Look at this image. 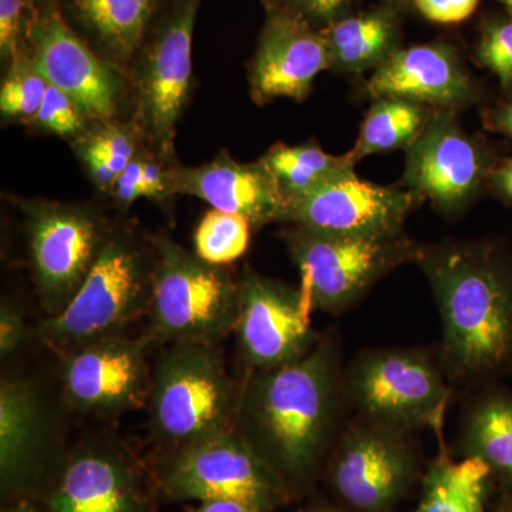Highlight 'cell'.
<instances>
[{"instance_id":"4fadbf2b","label":"cell","mask_w":512,"mask_h":512,"mask_svg":"<svg viewBox=\"0 0 512 512\" xmlns=\"http://www.w3.org/2000/svg\"><path fill=\"white\" fill-rule=\"evenodd\" d=\"M23 47L47 82L72 97L90 123L116 119L124 93L119 70L74 32L55 5L35 6Z\"/></svg>"},{"instance_id":"1f68e13d","label":"cell","mask_w":512,"mask_h":512,"mask_svg":"<svg viewBox=\"0 0 512 512\" xmlns=\"http://www.w3.org/2000/svg\"><path fill=\"white\" fill-rule=\"evenodd\" d=\"M478 59L500 79L505 90L512 89V20L490 23L484 29L477 50Z\"/></svg>"},{"instance_id":"d6a6232c","label":"cell","mask_w":512,"mask_h":512,"mask_svg":"<svg viewBox=\"0 0 512 512\" xmlns=\"http://www.w3.org/2000/svg\"><path fill=\"white\" fill-rule=\"evenodd\" d=\"M35 6L30 0H0V57L9 64L25 46Z\"/></svg>"},{"instance_id":"74e56055","label":"cell","mask_w":512,"mask_h":512,"mask_svg":"<svg viewBox=\"0 0 512 512\" xmlns=\"http://www.w3.org/2000/svg\"><path fill=\"white\" fill-rule=\"evenodd\" d=\"M488 180L494 185L495 191L500 192L505 200L512 201V158L493 168Z\"/></svg>"},{"instance_id":"5bb4252c","label":"cell","mask_w":512,"mask_h":512,"mask_svg":"<svg viewBox=\"0 0 512 512\" xmlns=\"http://www.w3.org/2000/svg\"><path fill=\"white\" fill-rule=\"evenodd\" d=\"M491 170L487 151L460 126L456 111L434 110L406 150L399 185L443 214L454 215L476 198Z\"/></svg>"},{"instance_id":"6da1fadb","label":"cell","mask_w":512,"mask_h":512,"mask_svg":"<svg viewBox=\"0 0 512 512\" xmlns=\"http://www.w3.org/2000/svg\"><path fill=\"white\" fill-rule=\"evenodd\" d=\"M343 397L338 342L320 338L298 362L252 372L239 399L237 429L291 488L318 470Z\"/></svg>"},{"instance_id":"cb8c5ba5","label":"cell","mask_w":512,"mask_h":512,"mask_svg":"<svg viewBox=\"0 0 512 512\" xmlns=\"http://www.w3.org/2000/svg\"><path fill=\"white\" fill-rule=\"evenodd\" d=\"M443 426L433 429L439 453L421 477L420 500L414 512H485L493 481L490 468L478 458L451 457Z\"/></svg>"},{"instance_id":"83f0119b","label":"cell","mask_w":512,"mask_h":512,"mask_svg":"<svg viewBox=\"0 0 512 512\" xmlns=\"http://www.w3.org/2000/svg\"><path fill=\"white\" fill-rule=\"evenodd\" d=\"M140 131L133 123L99 121L74 140L77 154L96 187L110 194L114 181L131 163L141 147Z\"/></svg>"},{"instance_id":"ffe728a7","label":"cell","mask_w":512,"mask_h":512,"mask_svg":"<svg viewBox=\"0 0 512 512\" xmlns=\"http://www.w3.org/2000/svg\"><path fill=\"white\" fill-rule=\"evenodd\" d=\"M46 511L146 512L147 494L130 458L109 448H86L57 474Z\"/></svg>"},{"instance_id":"5b68a950","label":"cell","mask_w":512,"mask_h":512,"mask_svg":"<svg viewBox=\"0 0 512 512\" xmlns=\"http://www.w3.org/2000/svg\"><path fill=\"white\" fill-rule=\"evenodd\" d=\"M153 244L151 339L217 345L237 325L238 279L225 266L202 261L173 239L160 237Z\"/></svg>"},{"instance_id":"4316f807","label":"cell","mask_w":512,"mask_h":512,"mask_svg":"<svg viewBox=\"0 0 512 512\" xmlns=\"http://www.w3.org/2000/svg\"><path fill=\"white\" fill-rule=\"evenodd\" d=\"M261 160L274 174L288 204L326 181L355 170V164L350 161L348 153L333 156L323 151L316 141L299 146L275 144Z\"/></svg>"},{"instance_id":"3957f363","label":"cell","mask_w":512,"mask_h":512,"mask_svg":"<svg viewBox=\"0 0 512 512\" xmlns=\"http://www.w3.org/2000/svg\"><path fill=\"white\" fill-rule=\"evenodd\" d=\"M154 269V244L148 247L131 229H110L72 301L39 326L40 339L67 356L96 340L120 335L131 320L148 312Z\"/></svg>"},{"instance_id":"277c9868","label":"cell","mask_w":512,"mask_h":512,"mask_svg":"<svg viewBox=\"0 0 512 512\" xmlns=\"http://www.w3.org/2000/svg\"><path fill=\"white\" fill-rule=\"evenodd\" d=\"M239 399L215 346L174 343L151 377V430L167 450L210 439L237 427Z\"/></svg>"},{"instance_id":"f35d334b","label":"cell","mask_w":512,"mask_h":512,"mask_svg":"<svg viewBox=\"0 0 512 512\" xmlns=\"http://www.w3.org/2000/svg\"><path fill=\"white\" fill-rule=\"evenodd\" d=\"M485 126L512 137V103L485 113Z\"/></svg>"},{"instance_id":"836d02e7","label":"cell","mask_w":512,"mask_h":512,"mask_svg":"<svg viewBox=\"0 0 512 512\" xmlns=\"http://www.w3.org/2000/svg\"><path fill=\"white\" fill-rule=\"evenodd\" d=\"M29 328L18 306L3 302L0 308V356L9 359L25 348Z\"/></svg>"},{"instance_id":"b9f144b4","label":"cell","mask_w":512,"mask_h":512,"mask_svg":"<svg viewBox=\"0 0 512 512\" xmlns=\"http://www.w3.org/2000/svg\"><path fill=\"white\" fill-rule=\"evenodd\" d=\"M498 512H512V495L504 493L503 498L500 501V507Z\"/></svg>"},{"instance_id":"d590c367","label":"cell","mask_w":512,"mask_h":512,"mask_svg":"<svg viewBox=\"0 0 512 512\" xmlns=\"http://www.w3.org/2000/svg\"><path fill=\"white\" fill-rule=\"evenodd\" d=\"M291 2L292 9L301 13L311 25H322L323 28L346 16V10L350 5V0H291Z\"/></svg>"},{"instance_id":"484cf974","label":"cell","mask_w":512,"mask_h":512,"mask_svg":"<svg viewBox=\"0 0 512 512\" xmlns=\"http://www.w3.org/2000/svg\"><path fill=\"white\" fill-rule=\"evenodd\" d=\"M373 101L375 103L367 111L355 146L348 153L355 165L372 154L400 148L407 150L420 136L434 111L400 97H380Z\"/></svg>"},{"instance_id":"f1b7e54d","label":"cell","mask_w":512,"mask_h":512,"mask_svg":"<svg viewBox=\"0 0 512 512\" xmlns=\"http://www.w3.org/2000/svg\"><path fill=\"white\" fill-rule=\"evenodd\" d=\"M251 229L241 215L212 208L195 229V255L211 265L232 264L248 251Z\"/></svg>"},{"instance_id":"9c48e42d","label":"cell","mask_w":512,"mask_h":512,"mask_svg":"<svg viewBox=\"0 0 512 512\" xmlns=\"http://www.w3.org/2000/svg\"><path fill=\"white\" fill-rule=\"evenodd\" d=\"M198 3L177 0L156 29H151L131 72L136 101L133 124L150 150L168 164H177V126L190 100Z\"/></svg>"},{"instance_id":"ba28073f","label":"cell","mask_w":512,"mask_h":512,"mask_svg":"<svg viewBox=\"0 0 512 512\" xmlns=\"http://www.w3.org/2000/svg\"><path fill=\"white\" fill-rule=\"evenodd\" d=\"M158 483L173 500H235L265 512L284 504L291 490L237 427L167 450Z\"/></svg>"},{"instance_id":"ac0fdd59","label":"cell","mask_w":512,"mask_h":512,"mask_svg":"<svg viewBox=\"0 0 512 512\" xmlns=\"http://www.w3.org/2000/svg\"><path fill=\"white\" fill-rule=\"evenodd\" d=\"M175 194L192 195L215 210L238 214L252 228L286 221L288 200L264 161L239 163L221 151L208 163L197 167L173 165Z\"/></svg>"},{"instance_id":"52a82bcc","label":"cell","mask_w":512,"mask_h":512,"mask_svg":"<svg viewBox=\"0 0 512 512\" xmlns=\"http://www.w3.org/2000/svg\"><path fill=\"white\" fill-rule=\"evenodd\" d=\"M343 389L360 419L407 433L443 424L451 396L443 365L417 349L360 353L343 375Z\"/></svg>"},{"instance_id":"ee69618b","label":"cell","mask_w":512,"mask_h":512,"mask_svg":"<svg viewBox=\"0 0 512 512\" xmlns=\"http://www.w3.org/2000/svg\"><path fill=\"white\" fill-rule=\"evenodd\" d=\"M505 6H507L508 10L512 13V0H501Z\"/></svg>"},{"instance_id":"e575fe53","label":"cell","mask_w":512,"mask_h":512,"mask_svg":"<svg viewBox=\"0 0 512 512\" xmlns=\"http://www.w3.org/2000/svg\"><path fill=\"white\" fill-rule=\"evenodd\" d=\"M480 0H414L424 18L441 25H453L470 18Z\"/></svg>"},{"instance_id":"8fae6325","label":"cell","mask_w":512,"mask_h":512,"mask_svg":"<svg viewBox=\"0 0 512 512\" xmlns=\"http://www.w3.org/2000/svg\"><path fill=\"white\" fill-rule=\"evenodd\" d=\"M407 431L360 419L343 434L330 463V484L350 511L392 512L417 476Z\"/></svg>"},{"instance_id":"8d00e7d4","label":"cell","mask_w":512,"mask_h":512,"mask_svg":"<svg viewBox=\"0 0 512 512\" xmlns=\"http://www.w3.org/2000/svg\"><path fill=\"white\" fill-rule=\"evenodd\" d=\"M188 512H265L252 505L235 500H210L202 501L198 507L191 508Z\"/></svg>"},{"instance_id":"60d3db41","label":"cell","mask_w":512,"mask_h":512,"mask_svg":"<svg viewBox=\"0 0 512 512\" xmlns=\"http://www.w3.org/2000/svg\"><path fill=\"white\" fill-rule=\"evenodd\" d=\"M303 512H348L342 508L332 507V505H315V507L308 508Z\"/></svg>"},{"instance_id":"e0dca14e","label":"cell","mask_w":512,"mask_h":512,"mask_svg":"<svg viewBox=\"0 0 512 512\" xmlns=\"http://www.w3.org/2000/svg\"><path fill=\"white\" fill-rule=\"evenodd\" d=\"M329 69L328 45L320 30L292 8L269 12L249 64V90L256 104L284 97L305 100L316 77Z\"/></svg>"},{"instance_id":"7a4b0ae2","label":"cell","mask_w":512,"mask_h":512,"mask_svg":"<svg viewBox=\"0 0 512 512\" xmlns=\"http://www.w3.org/2000/svg\"><path fill=\"white\" fill-rule=\"evenodd\" d=\"M416 264L439 308L448 377L495 383L512 375V268L481 244L424 248Z\"/></svg>"},{"instance_id":"8992f818","label":"cell","mask_w":512,"mask_h":512,"mask_svg":"<svg viewBox=\"0 0 512 512\" xmlns=\"http://www.w3.org/2000/svg\"><path fill=\"white\" fill-rule=\"evenodd\" d=\"M288 244L309 308L333 315L355 305L394 269L417 262L423 251L406 232L393 237H356L298 225L289 232Z\"/></svg>"},{"instance_id":"d6986e66","label":"cell","mask_w":512,"mask_h":512,"mask_svg":"<svg viewBox=\"0 0 512 512\" xmlns=\"http://www.w3.org/2000/svg\"><path fill=\"white\" fill-rule=\"evenodd\" d=\"M370 99L400 97L433 110L457 111L473 103L476 84L446 45L397 49L366 83Z\"/></svg>"},{"instance_id":"7402d4cb","label":"cell","mask_w":512,"mask_h":512,"mask_svg":"<svg viewBox=\"0 0 512 512\" xmlns=\"http://www.w3.org/2000/svg\"><path fill=\"white\" fill-rule=\"evenodd\" d=\"M64 5L87 45L120 72L136 62L160 0H64Z\"/></svg>"},{"instance_id":"ab89813d","label":"cell","mask_w":512,"mask_h":512,"mask_svg":"<svg viewBox=\"0 0 512 512\" xmlns=\"http://www.w3.org/2000/svg\"><path fill=\"white\" fill-rule=\"evenodd\" d=\"M2 512H37V510L32 504L26 503V501H20L18 504L10 505V507Z\"/></svg>"},{"instance_id":"4dcf8cb0","label":"cell","mask_w":512,"mask_h":512,"mask_svg":"<svg viewBox=\"0 0 512 512\" xmlns=\"http://www.w3.org/2000/svg\"><path fill=\"white\" fill-rule=\"evenodd\" d=\"M89 119L72 97L49 84L45 100L29 126L42 133L77 140L87 130Z\"/></svg>"},{"instance_id":"f546056e","label":"cell","mask_w":512,"mask_h":512,"mask_svg":"<svg viewBox=\"0 0 512 512\" xmlns=\"http://www.w3.org/2000/svg\"><path fill=\"white\" fill-rule=\"evenodd\" d=\"M49 82L37 69L28 50H22L8 64L0 87V113L3 119L30 124L45 100Z\"/></svg>"},{"instance_id":"30bf717a","label":"cell","mask_w":512,"mask_h":512,"mask_svg":"<svg viewBox=\"0 0 512 512\" xmlns=\"http://www.w3.org/2000/svg\"><path fill=\"white\" fill-rule=\"evenodd\" d=\"M19 205L25 215L37 295L50 318L79 291L110 229L89 205L45 200L19 201Z\"/></svg>"},{"instance_id":"2e32d148","label":"cell","mask_w":512,"mask_h":512,"mask_svg":"<svg viewBox=\"0 0 512 512\" xmlns=\"http://www.w3.org/2000/svg\"><path fill=\"white\" fill-rule=\"evenodd\" d=\"M151 338L114 335L64 356L67 402L86 413L114 414L144 406L150 393L147 348Z\"/></svg>"},{"instance_id":"9a60e30c","label":"cell","mask_w":512,"mask_h":512,"mask_svg":"<svg viewBox=\"0 0 512 512\" xmlns=\"http://www.w3.org/2000/svg\"><path fill=\"white\" fill-rule=\"evenodd\" d=\"M421 202L400 185L360 180L352 170L289 202L286 221L326 234L393 237L404 234L407 217Z\"/></svg>"},{"instance_id":"7bdbcfd3","label":"cell","mask_w":512,"mask_h":512,"mask_svg":"<svg viewBox=\"0 0 512 512\" xmlns=\"http://www.w3.org/2000/svg\"><path fill=\"white\" fill-rule=\"evenodd\" d=\"M262 2H264L265 5L268 6L269 12H271V10L281 8L282 3H284L285 0H262Z\"/></svg>"},{"instance_id":"44dd1931","label":"cell","mask_w":512,"mask_h":512,"mask_svg":"<svg viewBox=\"0 0 512 512\" xmlns=\"http://www.w3.org/2000/svg\"><path fill=\"white\" fill-rule=\"evenodd\" d=\"M52 436L35 387L19 377L0 383V483L3 494L22 498L39 487L49 467Z\"/></svg>"},{"instance_id":"603a6c76","label":"cell","mask_w":512,"mask_h":512,"mask_svg":"<svg viewBox=\"0 0 512 512\" xmlns=\"http://www.w3.org/2000/svg\"><path fill=\"white\" fill-rule=\"evenodd\" d=\"M461 457L490 468L493 481L512 495V390L488 383L464 414L458 439Z\"/></svg>"},{"instance_id":"7c38bea8","label":"cell","mask_w":512,"mask_h":512,"mask_svg":"<svg viewBox=\"0 0 512 512\" xmlns=\"http://www.w3.org/2000/svg\"><path fill=\"white\" fill-rule=\"evenodd\" d=\"M301 289L244 268L238 278L235 332L252 372L275 370L303 359L319 342Z\"/></svg>"},{"instance_id":"d4e9b609","label":"cell","mask_w":512,"mask_h":512,"mask_svg":"<svg viewBox=\"0 0 512 512\" xmlns=\"http://www.w3.org/2000/svg\"><path fill=\"white\" fill-rule=\"evenodd\" d=\"M320 32L328 45L330 69L336 72H375L400 49L396 16L387 10L346 15Z\"/></svg>"}]
</instances>
